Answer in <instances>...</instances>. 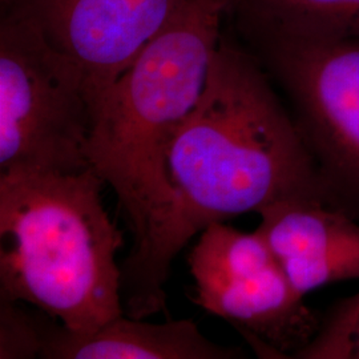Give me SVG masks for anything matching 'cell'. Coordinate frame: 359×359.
Segmentation results:
<instances>
[{
	"instance_id": "1",
	"label": "cell",
	"mask_w": 359,
	"mask_h": 359,
	"mask_svg": "<svg viewBox=\"0 0 359 359\" xmlns=\"http://www.w3.org/2000/svg\"><path fill=\"white\" fill-rule=\"evenodd\" d=\"M231 1L191 0L93 111L90 168L115 191L133 233L121 266V301L135 320L165 308L163 249L175 206L169 154L201 97Z\"/></svg>"
},
{
	"instance_id": "2",
	"label": "cell",
	"mask_w": 359,
	"mask_h": 359,
	"mask_svg": "<svg viewBox=\"0 0 359 359\" xmlns=\"http://www.w3.org/2000/svg\"><path fill=\"white\" fill-rule=\"evenodd\" d=\"M168 168L175 206L163 249L167 274L185 244L213 222L285 200L326 204L316 163L268 72L224 35Z\"/></svg>"
},
{
	"instance_id": "3",
	"label": "cell",
	"mask_w": 359,
	"mask_h": 359,
	"mask_svg": "<svg viewBox=\"0 0 359 359\" xmlns=\"http://www.w3.org/2000/svg\"><path fill=\"white\" fill-rule=\"evenodd\" d=\"M104 180L79 173H0V299L28 302L79 334L124 314V244L102 200Z\"/></svg>"
},
{
	"instance_id": "4",
	"label": "cell",
	"mask_w": 359,
	"mask_h": 359,
	"mask_svg": "<svg viewBox=\"0 0 359 359\" xmlns=\"http://www.w3.org/2000/svg\"><path fill=\"white\" fill-rule=\"evenodd\" d=\"M92 123L80 67L32 20L1 10L0 173L88 169Z\"/></svg>"
},
{
	"instance_id": "5",
	"label": "cell",
	"mask_w": 359,
	"mask_h": 359,
	"mask_svg": "<svg viewBox=\"0 0 359 359\" xmlns=\"http://www.w3.org/2000/svg\"><path fill=\"white\" fill-rule=\"evenodd\" d=\"M252 44L293 104L326 204L359 219V39H265Z\"/></svg>"
},
{
	"instance_id": "6",
	"label": "cell",
	"mask_w": 359,
	"mask_h": 359,
	"mask_svg": "<svg viewBox=\"0 0 359 359\" xmlns=\"http://www.w3.org/2000/svg\"><path fill=\"white\" fill-rule=\"evenodd\" d=\"M194 302L229 322L264 358H294L321 320L305 305L264 236L208 225L188 257Z\"/></svg>"
},
{
	"instance_id": "7",
	"label": "cell",
	"mask_w": 359,
	"mask_h": 359,
	"mask_svg": "<svg viewBox=\"0 0 359 359\" xmlns=\"http://www.w3.org/2000/svg\"><path fill=\"white\" fill-rule=\"evenodd\" d=\"M191 0H1L32 20L86 79L92 116L104 93Z\"/></svg>"
},
{
	"instance_id": "8",
	"label": "cell",
	"mask_w": 359,
	"mask_h": 359,
	"mask_svg": "<svg viewBox=\"0 0 359 359\" xmlns=\"http://www.w3.org/2000/svg\"><path fill=\"white\" fill-rule=\"evenodd\" d=\"M257 228L301 295L359 280V219L318 200L278 201L257 212Z\"/></svg>"
},
{
	"instance_id": "9",
	"label": "cell",
	"mask_w": 359,
	"mask_h": 359,
	"mask_svg": "<svg viewBox=\"0 0 359 359\" xmlns=\"http://www.w3.org/2000/svg\"><path fill=\"white\" fill-rule=\"evenodd\" d=\"M238 348L209 341L192 320L149 323L121 314L96 332L74 333L53 323L40 358L233 359Z\"/></svg>"
},
{
	"instance_id": "10",
	"label": "cell",
	"mask_w": 359,
	"mask_h": 359,
	"mask_svg": "<svg viewBox=\"0 0 359 359\" xmlns=\"http://www.w3.org/2000/svg\"><path fill=\"white\" fill-rule=\"evenodd\" d=\"M229 13L250 43L359 39V0H231Z\"/></svg>"
},
{
	"instance_id": "11",
	"label": "cell",
	"mask_w": 359,
	"mask_h": 359,
	"mask_svg": "<svg viewBox=\"0 0 359 359\" xmlns=\"http://www.w3.org/2000/svg\"><path fill=\"white\" fill-rule=\"evenodd\" d=\"M294 358L359 359V293L335 304Z\"/></svg>"
},
{
	"instance_id": "12",
	"label": "cell",
	"mask_w": 359,
	"mask_h": 359,
	"mask_svg": "<svg viewBox=\"0 0 359 359\" xmlns=\"http://www.w3.org/2000/svg\"><path fill=\"white\" fill-rule=\"evenodd\" d=\"M46 316L0 299V359L41 357L53 325Z\"/></svg>"
}]
</instances>
